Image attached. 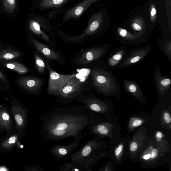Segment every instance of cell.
Returning <instances> with one entry per match:
<instances>
[{
    "mask_svg": "<svg viewBox=\"0 0 171 171\" xmlns=\"http://www.w3.org/2000/svg\"><path fill=\"white\" fill-rule=\"evenodd\" d=\"M83 87V83L76 76L73 77L65 84L58 97L63 102L68 101L80 95Z\"/></svg>",
    "mask_w": 171,
    "mask_h": 171,
    "instance_id": "6",
    "label": "cell"
},
{
    "mask_svg": "<svg viewBox=\"0 0 171 171\" xmlns=\"http://www.w3.org/2000/svg\"><path fill=\"white\" fill-rule=\"evenodd\" d=\"M105 52V50L103 48L96 47L90 49L83 52L77 59V63L80 65L88 64L101 57Z\"/></svg>",
    "mask_w": 171,
    "mask_h": 171,
    "instance_id": "10",
    "label": "cell"
},
{
    "mask_svg": "<svg viewBox=\"0 0 171 171\" xmlns=\"http://www.w3.org/2000/svg\"><path fill=\"white\" fill-rule=\"evenodd\" d=\"M93 122L90 113L83 107L56 108L43 118L41 134L48 141H58L69 137L81 139L82 132Z\"/></svg>",
    "mask_w": 171,
    "mask_h": 171,
    "instance_id": "1",
    "label": "cell"
},
{
    "mask_svg": "<svg viewBox=\"0 0 171 171\" xmlns=\"http://www.w3.org/2000/svg\"><path fill=\"white\" fill-rule=\"evenodd\" d=\"M138 148V145L137 143L135 141L132 142L130 146V150L131 152H134L137 150Z\"/></svg>",
    "mask_w": 171,
    "mask_h": 171,
    "instance_id": "26",
    "label": "cell"
},
{
    "mask_svg": "<svg viewBox=\"0 0 171 171\" xmlns=\"http://www.w3.org/2000/svg\"><path fill=\"white\" fill-rule=\"evenodd\" d=\"M16 131L14 120L10 108L5 104L0 105V134L4 132L6 134H11Z\"/></svg>",
    "mask_w": 171,
    "mask_h": 171,
    "instance_id": "7",
    "label": "cell"
},
{
    "mask_svg": "<svg viewBox=\"0 0 171 171\" xmlns=\"http://www.w3.org/2000/svg\"><path fill=\"white\" fill-rule=\"evenodd\" d=\"M150 157H151L150 153H148L147 154L144 155L143 156V158L144 160H148L150 159Z\"/></svg>",
    "mask_w": 171,
    "mask_h": 171,
    "instance_id": "34",
    "label": "cell"
},
{
    "mask_svg": "<svg viewBox=\"0 0 171 171\" xmlns=\"http://www.w3.org/2000/svg\"><path fill=\"white\" fill-rule=\"evenodd\" d=\"M156 79L159 92L161 94H164L170 87V79L162 77L159 72L157 71L156 73Z\"/></svg>",
    "mask_w": 171,
    "mask_h": 171,
    "instance_id": "15",
    "label": "cell"
},
{
    "mask_svg": "<svg viewBox=\"0 0 171 171\" xmlns=\"http://www.w3.org/2000/svg\"><path fill=\"white\" fill-rule=\"evenodd\" d=\"M0 78L2 80H3L5 79V77H4V75L2 74L1 72H0Z\"/></svg>",
    "mask_w": 171,
    "mask_h": 171,
    "instance_id": "39",
    "label": "cell"
},
{
    "mask_svg": "<svg viewBox=\"0 0 171 171\" xmlns=\"http://www.w3.org/2000/svg\"><path fill=\"white\" fill-rule=\"evenodd\" d=\"M46 64L49 72V78L47 93L58 97L60 91L65 84L71 79L76 77L77 74L69 75L61 74L53 70L48 65Z\"/></svg>",
    "mask_w": 171,
    "mask_h": 171,
    "instance_id": "5",
    "label": "cell"
},
{
    "mask_svg": "<svg viewBox=\"0 0 171 171\" xmlns=\"http://www.w3.org/2000/svg\"><path fill=\"white\" fill-rule=\"evenodd\" d=\"M99 25V22L97 21H95L93 23L91 24L90 26L89 30L90 32H93L96 30L98 28Z\"/></svg>",
    "mask_w": 171,
    "mask_h": 171,
    "instance_id": "25",
    "label": "cell"
},
{
    "mask_svg": "<svg viewBox=\"0 0 171 171\" xmlns=\"http://www.w3.org/2000/svg\"><path fill=\"white\" fill-rule=\"evenodd\" d=\"M133 29L137 31H141L142 29V28L137 23H133L132 25Z\"/></svg>",
    "mask_w": 171,
    "mask_h": 171,
    "instance_id": "30",
    "label": "cell"
},
{
    "mask_svg": "<svg viewBox=\"0 0 171 171\" xmlns=\"http://www.w3.org/2000/svg\"><path fill=\"white\" fill-rule=\"evenodd\" d=\"M22 137L16 130L14 133L6 134L2 137L0 141V152L7 153L15 146L22 149L24 146L21 142Z\"/></svg>",
    "mask_w": 171,
    "mask_h": 171,
    "instance_id": "8",
    "label": "cell"
},
{
    "mask_svg": "<svg viewBox=\"0 0 171 171\" xmlns=\"http://www.w3.org/2000/svg\"><path fill=\"white\" fill-rule=\"evenodd\" d=\"M124 51L123 50H120L116 52L115 54L113 56L108 60V63L110 66H115L121 61L124 55Z\"/></svg>",
    "mask_w": 171,
    "mask_h": 171,
    "instance_id": "17",
    "label": "cell"
},
{
    "mask_svg": "<svg viewBox=\"0 0 171 171\" xmlns=\"http://www.w3.org/2000/svg\"><path fill=\"white\" fill-rule=\"evenodd\" d=\"M59 168L63 171H83L78 165L72 162L64 164L60 166Z\"/></svg>",
    "mask_w": 171,
    "mask_h": 171,
    "instance_id": "20",
    "label": "cell"
},
{
    "mask_svg": "<svg viewBox=\"0 0 171 171\" xmlns=\"http://www.w3.org/2000/svg\"><path fill=\"white\" fill-rule=\"evenodd\" d=\"M142 123V121L141 120L136 119L134 120L132 123V126L134 127H137L140 126Z\"/></svg>",
    "mask_w": 171,
    "mask_h": 171,
    "instance_id": "29",
    "label": "cell"
},
{
    "mask_svg": "<svg viewBox=\"0 0 171 171\" xmlns=\"http://www.w3.org/2000/svg\"><path fill=\"white\" fill-rule=\"evenodd\" d=\"M8 2L10 4H14L15 3V0H7Z\"/></svg>",
    "mask_w": 171,
    "mask_h": 171,
    "instance_id": "38",
    "label": "cell"
},
{
    "mask_svg": "<svg viewBox=\"0 0 171 171\" xmlns=\"http://www.w3.org/2000/svg\"><path fill=\"white\" fill-rule=\"evenodd\" d=\"M91 77L93 85L104 94H110L117 90L113 78L110 73L103 69H92Z\"/></svg>",
    "mask_w": 171,
    "mask_h": 171,
    "instance_id": "3",
    "label": "cell"
},
{
    "mask_svg": "<svg viewBox=\"0 0 171 171\" xmlns=\"http://www.w3.org/2000/svg\"><path fill=\"white\" fill-rule=\"evenodd\" d=\"M14 58V55L11 53H6L3 56V58L4 59L10 60Z\"/></svg>",
    "mask_w": 171,
    "mask_h": 171,
    "instance_id": "31",
    "label": "cell"
},
{
    "mask_svg": "<svg viewBox=\"0 0 171 171\" xmlns=\"http://www.w3.org/2000/svg\"><path fill=\"white\" fill-rule=\"evenodd\" d=\"M149 52V49H141L136 51L124 61L121 67L127 66L138 62L144 58Z\"/></svg>",
    "mask_w": 171,
    "mask_h": 171,
    "instance_id": "14",
    "label": "cell"
},
{
    "mask_svg": "<svg viewBox=\"0 0 171 171\" xmlns=\"http://www.w3.org/2000/svg\"><path fill=\"white\" fill-rule=\"evenodd\" d=\"M6 67L9 69H13L20 74L26 73L28 71L27 68L21 64L17 63L8 64Z\"/></svg>",
    "mask_w": 171,
    "mask_h": 171,
    "instance_id": "18",
    "label": "cell"
},
{
    "mask_svg": "<svg viewBox=\"0 0 171 171\" xmlns=\"http://www.w3.org/2000/svg\"><path fill=\"white\" fill-rule=\"evenodd\" d=\"M118 32L120 36L123 38L130 40L135 41L136 40V37L132 34H129L125 29L119 28Z\"/></svg>",
    "mask_w": 171,
    "mask_h": 171,
    "instance_id": "21",
    "label": "cell"
},
{
    "mask_svg": "<svg viewBox=\"0 0 171 171\" xmlns=\"http://www.w3.org/2000/svg\"><path fill=\"white\" fill-rule=\"evenodd\" d=\"M124 88L127 92L131 93L136 97L140 98L142 96V92L139 87L134 82L128 80L124 81Z\"/></svg>",
    "mask_w": 171,
    "mask_h": 171,
    "instance_id": "16",
    "label": "cell"
},
{
    "mask_svg": "<svg viewBox=\"0 0 171 171\" xmlns=\"http://www.w3.org/2000/svg\"><path fill=\"white\" fill-rule=\"evenodd\" d=\"M81 139L75 138L72 143L66 145H56L52 147L49 152L58 159L66 158L79 145Z\"/></svg>",
    "mask_w": 171,
    "mask_h": 171,
    "instance_id": "9",
    "label": "cell"
},
{
    "mask_svg": "<svg viewBox=\"0 0 171 171\" xmlns=\"http://www.w3.org/2000/svg\"><path fill=\"white\" fill-rule=\"evenodd\" d=\"M3 170H9L7 168H6V167L5 166H0V171Z\"/></svg>",
    "mask_w": 171,
    "mask_h": 171,
    "instance_id": "37",
    "label": "cell"
},
{
    "mask_svg": "<svg viewBox=\"0 0 171 171\" xmlns=\"http://www.w3.org/2000/svg\"><path fill=\"white\" fill-rule=\"evenodd\" d=\"M14 120L15 130L22 137L26 134V129L29 123L28 113L29 111L21 103L12 101L10 108Z\"/></svg>",
    "mask_w": 171,
    "mask_h": 171,
    "instance_id": "4",
    "label": "cell"
},
{
    "mask_svg": "<svg viewBox=\"0 0 171 171\" xmlns=\"http://www.w3.org/2000/svg\"><path fill=\"white\" fill-rule=\"evenodd\" d=\"M20 82L26 89L31 92H36L44 85V81L38 77H28L24 78Z\"/></svg>",
    "mask_w": 171,
    "mask_h": 171,
    "instance_id": "13",
    "label": "cell"
},
{
    "mask_svg": "<svg viewBox=\"0 0 171 171\" xmlns=\"http://www.w3.org/2000/svg\"><path fill=\"white\" fill-rule=\"evenodd\" d=\"M158 153V150L156 149H153L150 153L151 157L150 159H154L157 157Z\"/></svg>",
    "mask_w": 171,
    "mask_h": 171,
    "instance_id": "27",
    "label": "cell"
},
{
    "mask_svg": "<svg viewBox=\"0 0 171 171\" xmlns=\"http://www.w3.org/2000/svg\"><path fill=\"white\" fill-rule=\"evenodd\" d=\"M64 0H53V3L55 4H60L63 2Z\"/></svg>",
    "mask_w": 171,
    "mask_h": 171,
    "instance_id": "35",
    "label": "cell"
},
{
    "mask_svg": "<svg viewBox=\"0 0 171 171\" xmlns=\"http://www.w3.org/2000/svg\"><path fill=\"white\" fill-rule=\"evenodd\" d=\"M35 64L37 70L40 73H43L46 69V62H44L41 57L38 55H35Z\"/></svg>",
    "mask_w": 171,
    "mask_h": 171,
    "instance_id": "19",
    "label": "cell"
},
{
    "mask_svg": "<svg viewBox=\"0 0 171 171\" xmlns=\"http://www.w3.org/2000/svg\"><path fill=\"white\" fill-rule=\"evenodd\" d=\"M100 144L95 139L88 141L79 150L71 156L72 161L78 165L83 171H90L92 166L99 158L97 154Z\"/></svg>",
    "mask_w": 171,
    "mask_h": 171,
    "instance_id": "2",
    "label": "cell"
},
{
    "mask_svg": "<svg viewBox=\"0 0 171 171\" xmlns=\"http://www.w3.org/2000/svg\"><path fill=\"white\" fill-rule=\"evenodd\" d=\"M123 149V145L120 144L116 148L115 150V154L116 157H119L122 152Z\"/></svg>",
    "mask_w": 171,
    "mask_h": 171,
    "instance_id": "24",
    "label": "cell"
},
{
    "mask_svg": "<svg viewBox=\"0 0 171 171\" xmlns=\"http://www.w3.org/2000/svg\"><path fill=\"white\" fill-rule=\"evenodd\" d=\"M163 48L166 54L168 56L170 60L171 58V43L170 41H167L163 43Z\"/></svg>",
    "mask_w": 171,
    "mask_h": 171,
    "instance_id": "22",
    "label": "cell"
},
{
    "mask_svg": "<svg viewBox=\"0 0 171 171\" xmlns=\"http://www.w3.org/2000/svg\"><path fill=\"white\" fill-rule=\"evenodd\" d=\"M83 8L82 7H77L75 11V14L76 15L79 16L82 13L83 11Z\"/></svg>",
    "mask_w": 171,
    "mask_h": 171,
    "instance_id": "32",
    "label": "cell"
},
{
    "mask_svg": "<svg viewBox=\"0 0 171 171\" xmlns=\"http://www.w3.org/2000/svg\"><path fill=\"white\" fill-rule=\"evenodd\" d=\"M84 105L83 107L86 110L101 113L103 111L104 103L100 100L92 97H87L80 101Z\"/></svg>",
    "mask_w": 171,
    "mask_h": 171,
    "instance_id": "12",
    "label": "cell"
},
{
    "mask_svg": "<svg viewBox=\"0 0 171 171\" xmlns=\"http://www.w3.org/2000/svg\"><path fill=\"white\" fill-rule=\"evenodd\" d=\"M164 119L165 121L167 123H170L171 122V117L168 113L166 112L164 114Z\"/></svg>",
    "mask_w": 171,
    "mask_h": 171,
    "instance_id": "28",
    "label": "cell"
},
{
    "mask_svg": "<svg viewBox=\"0 0 171 171\" xmlns=\"http://www.w3.org/2000/svg\"><path fill=\"white\" fill-rule=\"evenodd\" d=\"M33 43L39 52L49 60L55 61L61 63L62 61L61 56L45 44L36 40H33Z\"/></svg>",
    "mask_w": 171,
    "mask_h": 171,
    "instance_id": "11",
    "label": "cell"
},
{
    "mask_svg": "<svg viewBox=\"0 0 171 171\" xmlns=\"http://www.w3.org/2000/svg\"><path fill=\"white\" fill-rule=\"evenodd\" d=\"M25 171H44L42 166H27L25 167Z\"/></svg>",
    "mask_w": 171,
    "mask_h": 171,
    "instance_id": "23",
    "label": "cell"
},
{
    "mask_svg": "<svg viewBox=\"0 0 171 171\" xmlns=\"http://www.w3.org/2000/svg\"><path fill=\"white\" fill-rule=\"evenodd\" d=\"M156 9L153 8L152 9L151 11V17H154L156 15Z\"/></svg>",
    "mask_w": 171,
    "mask_h": 171,
    "instance_id": "36",
    "label": "cell"
},
{
    "mask_svg": "<svg viewBox=\"0 0 171 171\" xmlns=\"http://www.w3.org/2000/svg\"><path fill=\"white\" fill-rule=\"evenodd\" d=\"M33 26L34 29L37 32V33H40V27L38 24L36 22H34L33 23Z\"/></svg>",
    "mask_w": 171,
    "mask_h": 171,
    "instance_id": "33",
    "label": "cell"
}]
</instances>
